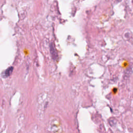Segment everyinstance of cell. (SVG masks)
I'll return each mask as SVG.
<instances>
[{
  "label": "cell",
  "instance_id": "6da1fadb",
  "mask_svg": "<svg viewBox=\"0 0 133 133\" xmlns=\"http://www.w3.org/2000/svg\"><path fill=\"white\" fill-rule=\"evenodd\" d=\"M50 51L53 58L54 59H56L57 58L58 55H57V51L55 49V47L53 43H52L50 46Z\"/></svg>",
  "mask_w": 133,
  "mask_h": 133
},
{
  "label": "cell",
  "instance_id": "7a4b0ae2",
  "mask_svg": "<svg viewBox=\"0 0 133 133\" xmlns=\"http://www.w3.org/2000/svg\"><path fill=\"white\" fill-rule=\"evenodd\" d=\"M13 67H12V66H11V67L8 68L5 71V73H4V76H5V77H9V76L12 74V73L13 72Z\"/></svg>",
  "mask_w": 133,
  "mask_h": 133
},
{
  "label": "cell",
  "instance_id": "3957f363",
  "mask_svg": "<svg viewBox=\"0 0 133 133\" xmlns=\"http://www.w3.org/2000/svg\"><path fill=\"white\" fill-rule=\"evenodd\" d=\"M117 1H118V2H120V1H122V0H117Z\"/></svg>",
  "mask_w": 133,
  "mask_h": 133
}]
</instances>
